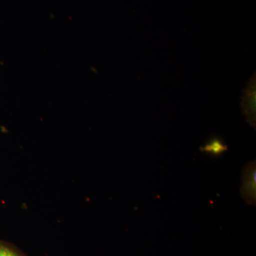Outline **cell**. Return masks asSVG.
Listing matches in <instances>:
<instances>
[{
	"instance_id": "6da1fadb",
	"label": "cell",
	"mask_w": 256,
	"mask_h": 256,
	"mask_svg": "<svg viewBox=\"0 0 256 256\" xmlns=\"http://www.w3.org/2000/svg\"><path fill=\"white\" fill-rule=\"evenodd\" d=\"M240 193L248 205L256 204V162L252 160L244 168L242 174Z\"/></svg>"
},
{
	"instance_id": "7a4b0ae2",
	"label": "cell",
	"mask_w": 256,
	"mask_h": 256,
	"mask_svg": "<svg viewBox=\"0 0 256 256\" xmlns=\"http://www.w3.org/2000/svg\"><path fill=\"white\" fill-rule=\"evenodd\" d=\"M242 114L248 124L254 129L256 126V74L249 80L244 89L240 102Z\"/></svg>"
},
{
	"instance_id": "3957f363",
	"label": "cell",
	"mask_w": 256,
	"mask_h": 256,
	"mask_svg": "<svg viewBox=\"0 0 256 256\" xmlns=\"http://www.w3.org/2000/svg\"><path fill=\"white\" fill-rule=\"evenodd\" d=\"M200 150L212 158H220L228 150V146L220 138L213 137L204 146H200Z\"/></svg>"
},
{
	"instance_id": "277c9868",
	"label": "cell",
	"mask_w": 256,
	"mask_h": 256,
	"mask_svg": "<svg viewBox=\"0 0 256 256\" xmlns=\"http://www.w3.org/2000/svg\"><path fill=\"white\" fill-rule=\"evenodd\" d=\"M0 256H18L16 252L4 246H0Z\"/></svg>"
}]
</instances>
